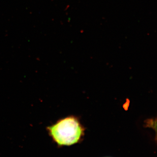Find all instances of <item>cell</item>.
Masks as SVG:
<instances>
[{
	"label": "cell",
	"instance_id": "1",
	"mask_svg": "<svg viewBox=\"0 0 157 157\" xmlns=\"http://www.w3.org/2000/svg\"><path fill=\"white\" fill-rule=\"evenodd\" d=\"M49 136L59 146H69L80 142L84 137V127L79 118L68 116L46 128Z\"/></svg>",
	"mask_w": 157,
	"mask_h": 157
}]
</instances>
